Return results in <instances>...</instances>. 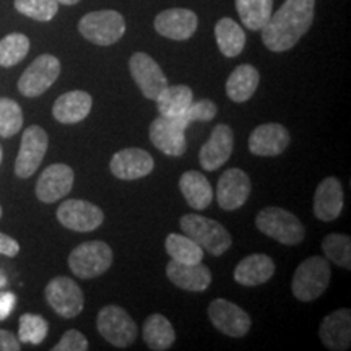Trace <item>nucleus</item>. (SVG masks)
Here are the masks:
<instances>
[{"label": "nucleus", "instance_id": "nucleus-1", "mask_svg": "<svg viewBox=\"0 0 351 351\" xmlns=\"http://www.w3.org/2000/svg\"><path fill=\"white\" fill-rule=\"evenodd\" d=\"M315 0H285V3L262 26V41L271 52L295 47L314 21Z\"/></svg>", "mask_w": 351, "mask_h": 351}, {"label": "nucleus", "instance_id": "nucleus-2", "mask_svg": "<svg viewBox=\"0 0 351 351\" xmlns=\"http://www.w3.org/2000/svg\"><path fill=\"white\" fill-rule=\"evenodd\" d=\"M179 226H181L184 234L195 241L202 249H205L215 257L223 256L230 251L232 244L231 234L221 223L215 221L212 218L189 213L179 219Z\"/></svg>", "mask_w": 351, "mask_h": 351}, {"label": "nucleus", "instance_id": "nucleus-3", "mask_svg": "<svg viewBox=\"0 0 351 351\" xmlns=\"http://www.w3.org/2000/svg\"><path fill=\"white\" fill-rule=\"evenodd\" d=\"M332 280L330 263L326 257L313 256L300 263L291 282V291L302 302L315 301L326 293Z\"/></svg>", "mask_w": 351, "mask_h": 351}, {"label": "nucleus", "instance_id": "nucleus-4", "mask_svg": "<svg viewBox=\"0 0 351 351\" xmlns=\"http://www.w3.org/2000/svg\"><path fill=\"white\" fill-rule=\"evenodd\" d=\"M256 226L262 234L285 245H298L306 238V228L301 219L280 207L262 208L257 213Z\"/></svg>", "mask_w": 351, "mask_h": 351}, {"label": "nucleus", "instance_id": "nucleus-5", "mask_svg": "<svg viewBox=\"0 0 351 351\" xmlns=\"http://www.w3.org/2000/svg\"><path fill=\"white\" fill-rule=\"evenodd\" d=\"M112 261V249L104 241H88L70 252L69 269L78 278L93 280L106 274Z\"/></svg>", "mask_w": 351, "mask_h": 351}, {"label": "nucleus", "instance_id": "nucleus-6", "mask_svg": "<svg viewBox=\"0 0 351 351\" xmlns=\"http://www.w3.org/2000/svg\"><path fill=\"white\" fill-rule=\"evenodd\" d=\"M78 32L96 46H111L124 36L125 20L116 10L90 12L78 23Z\"/></svg>", "mask_w": 351, "mask_h": 351}, {"label": "nucleus", "instance_id": "nucleus-7", "mask_svg": "<svg viewBox=\"0 0 351 351\" xmlns=\"http://www.w3.org/2000/svg\"><path fill=\"white\" fill-rule=\"evenodd\" d=\"M96 328L109 345L127 348L137 340V324L121 306H104L96 317Z\"/></svg>", "mask_w": 351, "mask_h": 351}, {"label": "nucleus", "instance_id": "nucleus-8", "mask_svg": "<svg viewBox=\"0 0 351 351\" xmlns=\"http://www.w3.org/2000/svg\"><path fill=\"white\" fill-rule=\"evenodd\" d=\"M47 304L62 319H73L83 311L85 296L77 282L69 276H56L44 289Z\"/></svg>", "mask_w": 351, "mask_h": 351}, {"label": "nucleus", "instance_id": "nucleus-9", "mask_svg": "<svg viewBox=\"0 0 351 351\" xmlns=\"http://www.w3.org/2000/svg\"><path fill=\"white\" fill-rule=\"evenodd\" d=\"M60 75V62L56 56L36 57L19 80V91L26 98H38L54 85Z\"/></svg>", "mask_w": 351, "mask_h": 351}, {"label": "nucleus", "instance_id": "nucleus-10", "mask_svg": "<svg viewBox=\"0 0 351 351\" xmlns=\"http://www.w3.org/2000/svg\"><path fill=\"white\" fill-rule=\"evenodd\" d=\"M47 145H49V137L43 127L29 125L23 132L20 152L15 161V174L20 179H28L36 173L46 156Z\"/></svg>", "mask_w": 351, "mask_h": 351}, {"label": "nucleus", "instance_id": "nucleus-11", "mask_svg": "<svg viewBox=\"0 0 351 351\" xmlns=\"http://www.w3.org/2000/svg\"><path fill=\"white\" fill-rule=\"evenodd\" d=\"M57 219L70 231L90 232L103 225L104 212L88 200L69 199L57 208Z\"/></svg>", "mask_w": 351, "mask_h": 351}, {"label": "nucleus", "instance_id": "nucleus-12", "mask_svg": "<svg viewBox=\"0 0 351 351\" xmlns=\"http://www.w3.org/2000/svg\"><path fill=\"white\" fill-rule=\"evenodd\" d=\"M187 125L179 117L158 116L150 124L148 135L152 143L168 156H182L187 150Z\"/></svg>", "mask_w": 351, "mask_h": 351}, {"label": "nucleus", "instance_id": "nucleus-13", "mask_svg": "<svg viewBox=\"0 0 351 351\" xmlns=\"http://www.w3.org/2000/svg\"><path fill=\"white\" fill-rule=\"evenodd\" d=\"M208 317L217 330L232 339L247 335L252 326L251 315L243 307L223 298L212 301V304L208 306Z\"/></svg>", "mask_w": 351, "mask_h": 351}, {"label": "nucleus", "instance_id": "nucleus-14", "mask_svg": "<svg viewBox=\"0 0 351 351\" xmlns=\"http://www.w3.org/2000/svg\"><path fill=\"white\" fill-rule=\"evenodd\" d=\"M129 70L134 82L147 99L155 101L168 86V78L153 57L145 52H135L129 60Z\"/></svg>", "mask_w": 351, "mask_h": 351}, {"label": "nucleus", "instance_id": "nucleus-15", "mask_svg": "<svg viewBox=\"0 0 351 351\" xmlns=\"http://www.w3.org/2000/svg\"><path fill=\"white\" fill-rule=\"evenodd\" d=\"M252 191V182L247 173L239 168L225 171L217 186V202L226 212H234L247 202Z\"/></svg>", "mask_w": 351, "mask_h": 351}, {"label": "nucleus", "instance_id": "nucleus-16", "mask_svg": "<svg viewBox=\"0 0 351 351\" xmlns=\"http://www.w3.org/2000/svg\"><path fill=\"white\" fill-rule=\"evenodd\" d=\"M75 174L70 166L56 163L47 166L36 182V197L43 204H54L70 194Z\"/></svg>", "mask_w": 351, "mask_h": 351}, {"label": "nucleus", "instance_id": "nucleus-17", "mask_svg": "<svg viewBox=\"0 0 351 351\" xmlns=\"http://www.w3.org/2000/svg\"><path fill=\"white\" fill-rule=\"evenodd\" d=\"M234 148V134L226 124L215 127L208 142L202 145L199 152V161L205 171H217L228 163Z\"/></svg>", "mask_w": 351, "mask_h": 351}, {"label": "nucleus", "instance_id": "nucleus-18", "mask_svg": "<svg viewBox=\"0 0 351 351\" xmlns=\"http://www.w3.org/2000/svg\"><path fill=\"white\" fill-rule=\"evenodd\" d=\"M111 173L122 181H135L148 176L155 168V160L142 148H124L111 158Z\"/></svg>", "mask_w": 351, "mask_h": 351}, {"label": "nucleus", "instance_id": "nucleus-19", "mask_svg": "<svg viewBox=\"0 0 351 351\" xmlns=\"http://www.w3.org/2000/svg\"><path fill=\"white\" fill-rule=\"evenodd\" d=\"M291 135L288 129L276 122L256 127L249 137V152L256 156H278L287 150Z\"/></svg>", "mask_w": 351, "mask_h": 351}, {"label": "nucleus", "instance_id": "nucleus-20", "mask_svg": "<svg viewBox=\"0 0 351 351\" xmlns=\"http://www.w3.org/2000/svg\"><path fill=\"white\" fill-rule=\"evenodd\" d=\"M199 26V16L189 8H168L158 13L155 19V29L161 36L174 39V41H186L194 36Z\"/></svg>", "mask_w": 351, "mask_h": 351}, {"label": "nucleus", "instance_id": "nucleus-21", "mask_svg": "<svg viewBox=\"0 0 351 351\" xmlns=\"http://www.w3.org/2000/svg\"><path fill=\"white\" fill-rule=\"evenodd\" d=\"M166 275L176 287L192 293L205 291L212 285V271L202 262L181 263L171 258L166 265Z\"/></svg>", "mask_w": 351, "mask_h": 351}, {"label": "nucleus", "instance_id": "nucleus-22", "mask_svg": "<svg viewBox=\"0 0 351 351\" xmlns=\"http://www.w3.org/2000/svg\"><path fill=\"white\" fill-rule=\"evenodd\" d=\"M345 197L341 182L337 178H326L315 189L314 215L320 221H335L343 210Z\"/></svg>", "mask_w": 351, "mask_h": 351}, {"label": "nucleus", "instance_id": "nucleus-23", "mask_svg": "<svg viewBox=\"0 0 351 351\" xmlns=\"http://www.w3.org/2000/svg\"><path fill=\"white\" fill-rule=\"evenodd\" d=\"M93 108V98L90 93L82 90L67 91L56 99L52 106V116L57 122L65 125L78 124L90 116Z\"/></svg>", "mask_w": 351, "mask_h": 351}, {"label": "nucleus", "instance_id": "nucleus-24", "mask_svg": "<svg viewBox=\"0 0 351 351\" xmlns=\"http://www.w3.org/2000/svg\"><path fill=\"white\" fill-rule=\"evenodd\" d=\"M319 337L324 346L332 351H345L351 343V311L337 309L322 320Z\"/></svg>", "mask_w": 351, "mask_h": 351}, {"label": "nucleus", "instance_id": "nucleus-25", "mask_svg": "<svg viewBox=\"0 0 351 351\" xmlns=\"http://www.w3.org/2000/svg\"><path fill=\"white\" fill-rule=\"evenodd\" d=\"M275 262L267 254H251L244 257L234 269V280L243 287H258L275 275Z\"/></svg>", "mask_w": 351, "mask_h": 351}, {"label": "nucleus", "instance_id": "nucleus-26", "mask_svg": "<svg viewBox=\"0 0 351 351\" xmlns=\"http://www.w3.org/2000/svg\"><path fill=\"white\" fill-rule=\"evenodd\" d=\"M179 189L189 207L194 210L208 208L213 202L212 184L199 171H186L179 179Z\"/></svg>", "mask_w": 351, "mask_h": 351}, {"label": "nucleus", "instance_id": "nucleus-27", "mask_svg": "<svg viewBox=\"0 0 351 351\" xmlns=\"http://www.w3.org/2000/svg\"><path fill=\"white\" fill-rule=\"evenodd\" d=\"M261 75L251 64L238 65L226 80V95L234 103H245L257 91Z\"/></svg>", "mask_w": 351, "mask_h": 351}, {"label": "nucleus", "instance_id": "nucleus-28", "mask_svg": "<svg viewBox=\"0 0 351 351\" xmlns=\"http://www.w3.org/2000/svg\"><path fill=\"white\" fill-rule=\"evenodd\" d=\"M143 341L153 351H166L174 345L176 330L163 314H152L143 324Z\"/></svg>", "mask_w": 351, "mask_h": 351}, {"label": "nucleus", "instance_id": "nucleus-29", "mask_svg": "<svg viewBox=\"0 0 351 351\" xmlns=\"http://www.w3.org/2000/svg\"><path fill=\"white\" fill-rule=\"evenodd\" d=\"M155 101L160 116L178 117L194 103V93L187 85H168Z\"/></svg>", "mask_w": 351, "mask_h": 351}, {"label": "nucleus", "instance_id": "nucleus-30", "mask_svg": "<svg viewBox=\"0 0 351 351\" xmlns=\"http://www.w3.org/2000/svg\"><path fill=\"white\" fill-rule=\"evenodd\" d=\"M215 38H217L219 52L225 57H238L244 51L245 33L232 19H221L215 26Z\"/></svg>", "mask_w": 351, "mask_h": 351}, {"label": "nucleus", "instance_id": "nucleus-31", "mask_svg": "<svg viewBox=\"0 0 351 351\" xmlns=\"http://www.w3.org/2000/svg\"><path fill=\"white\" fill-rule=\"evenodd\" d=\"M241 21L251 32H261L274 13V0H236Z\"/></svg>", "mask_w": 351, "mask_h": 351}, {"label": "nucleus", "instance_id": "nucleus-32", "mask_svg": "<svg viewBox=\"0 0 351 351\" xmlns=\"http://www.w3.org/2000/svg\"><path fill=\"white\" fill-rule=\"evenodd\" d=\"M165 247L168 256L176 262L199 263L204 261V249L186 234L171 232L165 241Z\"/></svg>", "mask_w": 351, "mask_h": 351}, {"label": "nucleus", "instance_id": "nucleus-33", "mask_svg": "<svg viewBox=\"0 0 351 351\" xmlns=\"http://www.w3.org/2000/svg\"><path fill=\"white\" fill-rule=\"evenodd\" d=\"M322 251L328 262L345 270H351V238L346 234H327L322 241Z\"/></svg>", "mask_w": 351, "mask_h": 351}, {"label": "nucleus", "instance_id": "nucleus-34", "mask_svg": "<svg viewBox=\"0 0 351 351\" xmlns=\"http://www.w3.org/2000/svg\"><path fill=\"white\" fill-rule=\"evenodd\" d=\"M29 52V39L21 33H12L0 39V67L20 64Z\"/></svg>", "mask_w": 351, "mask_h": 351}, {"label": "nucleus", "instance_id": "nucleus-35", "mask_svg": "<svg viewBox=\"0 0 351 351\" xmlns=\"http://www.w3.org/2000/svg\"><path fill=\"white\" fill-rule=\"evenodd\" d=\"M49 326L46 319L38 314H23L19 322V340L20 343L41 345L46 340Z\"/></svg>", "mask_w": 351, "mask_h": 351}, {"label": "nucleus", "instance_id": "nucleus-36", "mask_svg": "<svg viewBox=\"0 0 351 351\" xmlns=\"http://www.w3.org/2000/svg\"><path fill=\"white\" fill-rule=\"evenodd\" d=\"M23 127V111L10 98H0V137L10 138Z\"/></svg>", "mask_w": 351, "mask_h": 351}, {"label": "nucleus", "instance_id": "nucleus-37", "mask_svg": "<svg viewBox=\"0 0 351 351\" xmlns=\"http://www.w3.org/2000/svg\"><path fill=\"white\" fill-rule=\"evenodd\" d=\"M16 12L36 21H51L59 12L57 0H15Z\"/></svg>", "mask_w": 351, "mask_h": 351}, {"label": "nucleus", "instance_id": "nucleus-38", "mask_svg": "<svg viewBox=\"0 0 351 351\" xmlns=\"http://www.w3.org/2000/svg\"><path fill=\"white\" fill-rule=\"evenodd\" d=\"M217 112H218L217 104H215L213 101L202 99V101H197V103H192L191 106H189L186 111H184L181 116H178V117L189 127L192 122L213 121L215 116H217Z\"/></svg>", "mask_w": 351, "mask_h": 351}, {"label": "nucleus", "instance_id": "nucleus-39", "mask_svg": "<svg viewBox=\"0 0 351 351\" xmlns=\"http://www.w3.org/2000/svg\"><path fill=\"white\" fill-rule=\"evenodd\" d=\"M88 348H90V345H88L86 337L82 332L72 328V330L64 333L59 343L52 346V351H86Z\"/></svg>", "mask_w": 351, "mask_h": 351}, {"label": "nucleus", "instance_id": "nucleus-40", "mask_svg": "<svg viewBox=\"0 0 351 351\" xmlns=\"http://www.w3.org/2000/svg\"><path fill=\"white\" fill-rule=\"evenodd\" d=\"M20 252L19 241H15L12 236L0 232V256L5 257H16Z\"/></svg>", "mask_w": 351, "mask_h": 351}, {"label": "nucleus", "instance_id": "nucleus-41", "mask_svg": "<svg viewBox=\"0 0 351 351\" xmlns=\"http://www.w3.org/2000/svg\"><path fill=\"white\" fill-rule=\"evenodd\" d=\"M21 345L15 333L0 328V351H20Z\"/></svg>", "mask_w": 351, "mask_h": 351}, {"label": "nucleus", "instance_id": "nucleus-42", "mask_svg": "<svg viewBox=\"0 0 351 351\" xmlns=\"http://www.w3.org/2000/svg\"><path fill=\"white\" fill-rule=\"evenodd\" d=\"M16 304V296L12 291L0 293V320H5Z\"/></svg>", "mask_w": 351, "mask_h": 351}, {"label": "nucleus", "instance_id": "nucleus-43", "mask_svg": "<svg viewBox=\"0 0 351 351\" xmlns=\"http://www.w3.org/2000/svg\"><path fill=\"white\" fill-rule=\"evenodd\" d=\"M80 0H57V3H62V5H75Z\"/></svg>", "mask_w": 351, "mask_h": 351}, {"label": "nucleus", "instance_id": "nucleus-44", "mask_svg": "<svg viewBox=\"0 0 351 351\" xmlns=\"http://www.w3.org/2000/svg\"><path fill=\"white\" fill-rule=\"evenodd\" d=\"M0 165H2V147H0Z\"/></svg>", "mask_w": 351, "mask_h": 351}, {"label": "nucleus", "instance_id": "nucleus-45", "mask_svg": "<svg viewBox=\"0 0 351 351\" xmlns=\"http://www.w3.org/2000/svg\"><path fill=\"white\" fill-rule=\"evenodd\" d=\"M0 218H2V207H0Z\"/></svg>", "mask_w": 351, "mask_h": 351}]
</instances>
